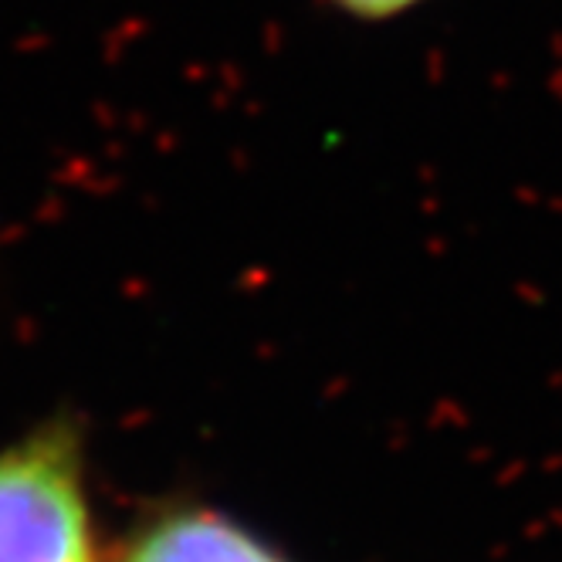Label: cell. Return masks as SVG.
I'll return each instance as SVG.
<instances>
[{"label": "cell", "mask_w": 562, "mask_h": 562, "mask_svg": "<svg viewBox=\"0 0 562 562\" xmlns=\"http://www.w3.org/2000/svg\"><path fill=\"white\" fill-rule=\"evenodd\" d=\"M336 4L356 18H390V14L414 8L417 0H336Z\"/></svg>", "instance_id": "obj_3"}, {"label": "cell", "mask_w": 562, "mask_h": 562, "mask_svg": "<svg viewBox=\"0 0 562 562\" xmlns=\"http://www.w3.org/2000/svg\"><path fill=\"white\" fill-rule=\"evenodd\" d=\"M0 562H95L82 485L58 437L0 458Z\"/></svg>", "instance_id": "obj_1"}, {"label": "cell", "mask_w": 562, "mask_h": 562, "mask_svg": "<svg viewBox=\"0 0 562 562\" xmlns=\"http://www.w3.org/2000/svg\"><path fill=\"white\" fill-rule=\"evenodd\" d=\"M130 562H278L217 518H180L153 532Z\"/></svg>", "instance_id": "obj_2"}]
</instances>
